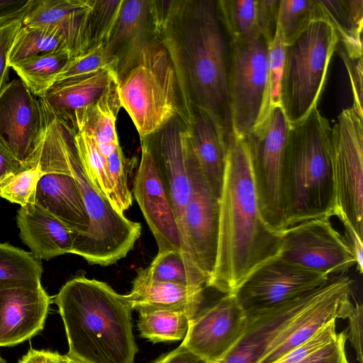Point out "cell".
<instances>
[{
	"label": "cell",
	"mask_w": 363,
	"mask_h": 363,
	"mask_svg": "<svg viewBox=\"0 0 363 363\" xmlns=\"http://www.w3.org/2000/svg\"><path fill=\"white\" fill-rule=\"evenodd\" d=\"M154 33L177 72L181 109L189 126L194 109L208 113L228 144L233 135L228 88L230 40L216 1H152Z\"/></svg>",
	"instance_id": "6da1fadb"
},
{
	"label": "cell",
	"mask_w": 363,
	"mask_h": 363,
	"mask_svg": "<svg viewBox=\"0 0 363 363\" xmlns=\"http://www.w3.org/2000/svg\"><path fill=\"white\" fill-rule=\"evenodd\" d=\"M281 245V234L262 218L247 145L233 135L218 199L216 260L206 286L235 294L255 270L279 255Z\"/></svg>",
	"instance_id": "7a4b0ae2"
},
{
	"label": "cell",
	"mask_w": 363,
	"mask_h": 363,
	"mask_svg": "<svg viewBox=\"0 0 363 363\" xmlns=\"http://www.w3.org/2000/svg\"><path fill=\"white\" fill-rule=\"evenodd\" d=\"M36 166L42 174H71L82 194L89 228L84 234H74L71 253L104 267L124 258L140 238L141 225L118 212L94 185L77 152L74 131L52 112L44 116Z\"/></svg>",
	"instance_id": "3957f363"
},
{
	"label": "cell",
	"mask_w": 363,
	"mask_h": 363,
	"mask_svg": "<svg viewBox=\"0 0 363 363\" xmlns=\"http://www.w3.org/2000/svg\"><path fill=\"white\" fill-rule=\"evenodd\" d=\"M55 303L65 328L67 357L84 363H133L138 349L125 295L79 276L62 286Z\"/></svg>",
	"instance_id": "277c9868"
},
{
	"label": "cell",
	"mask_w": 363,
	"mask_h": 363,
	"mask_svg": "<svg viewBox=\"0 0 363 363\" xmlns=\"http://www.w3.org/2000/svg\"><path fill=\"white\" fill-rule=\"evenodd\" d=\"M331 131L330 123L317 107L291 125L286 149V229L311 219L333 216Z\"/></svg>",
	"instance_id": "5b68a950"
},
{
	"label": "cell",
	"mask_w": 363,
	"mask_h": 363,
	"mask_svg": "<svg viewBox=\"0 0 363 363\" xmlns=\"http://www.w3.org/2000/svg\"><path fill=\"white\" fill-rule=\"evenodd\" d=\"M116 90L121 106L130 117L140 139L155 134L180 115L174 65L155 33L135 64L117 81Z\"/></svg>",
	"instance_id": "8992f818"
},
{
	"label": "cell",
	"mask_w": 363,
	"mask_h": 363,
	"mask_svg": "<svg viewBox=\"0 0 363 363\" xmlns=\"http://www.w3.org/2000/svg\"><path fill=\"white\" fill-rule=\"evenodd\" d=\"M337 43L333 25L319 18L285 46L280 104L290 125L317 107Z\"/></svg>",
	"instance_id": "52a82bcc"
},
{
	"label": "cell",
	"mask_w": 363,
	"mask_h": 363,
	"mask_svg": "<svg viewBox=\"0 0 363 363\" xmlns=\"http://www.w3.org/2000/svg\"><path fill=\"white\" fill-rule=\"evenodd\" d=\"M290 128L282 108L277 106L243 139L262 218L279 234L286 228V149Z\"/></svg>",
	"instance_id": "ba28073f"
},
{
	"label": "cell",
	"mask_w": 363,
	"mask_h": 363,
	"mask_svg": "<svg viewBox=\"0 0 363 363\" xmlns=\"http://www.w3.org/2000/svg\"><path fill=\"white\" fill-rule=\"evenodd\" d=\"M269 46L260 36L230 41L228 88L233 134L245 139L263 122L266 110Z\"/></svg>",
	"instance_id": "9c48e42d"
},
{
	"label": "cell",
	"mask_w": 363,
	"mask_h": 363,
	"mask_svg": "<svg viewBox=\"0 0 363 363\" xmlns=\"http://www.w3.org/2000/svg\"><path fill=\"white\" fill-rule=\"evenodd\" d=\"M330 157L335 191L333 216H344L363 235V118L352 106L332 127Z\"/></svg>",
	"instance_id": "30bf717a"
},
{
	"label": "cell",
	"mask_w": 363,
	"mask_h": 363,
	"mask_svg": "<svg viewBox=\"0 0 363 363\" xmlns=\"http://www.w3.org/2000/svg\"><path fill=\"white\" fill-rule=\"evenodd\" d=\"M330 276L278 256L255 270L235 296L247 317H250L323 285Z\"/></svg>",
	"instance_id": "8fae6325"
},
{
	"label": "cell",
	"mask_w": 363,
	"mask_h": 363,
	"mask_svg": "<svg viewBox=\"0 0 363 363\" xmlns=\"http://www.w3.org/2000/svg\"><path fill=\"white\" fill-rule=\"evenodd\" d=\"M279 256L330 275L346 274L356 266L350 245L327 216L311 219L284 230Z\"/></svg>",
	"instance_id": "7c38bea8"
},
{
	"label": "cell",
	"mask_w": 363,
	"mask_h": 363,
	"mask_svg": "<svg viewBox=\"0 0 363 363\" xmlns=\"http://www.w3.org/2000/svg\"><path fill=\"white\" fill-rule=\"evenodd\" d=\"M191 192L182 221L184 251L207 278L216 260L218 237V199L211 191L193 152Z\"/></svg>",
	"instance_id": "4fadbf2b"
},
{
	"label": "cell",
	"mask_w": 363,
	"mask_h": 363,
	"mask_svg": "<svg viewBox=\"0 0 363 363\" xmlns=\"http://www.w3.org/2000/svg\"><path fill=\"white\" fill-rule=\"evenodd\" d=\"M247 323L248 317L235 294H224L191 319L182 344L206 363H222Z\"/></svg>",
	"instance_id": "5bb4252c"
},
{
	"label": "cell",
	"mask_w": 363,
	"mask_h": 363,
	"mask_svg": "<svg viewBox=\"0 0 363 363\" xmlns=\"http://www.w3.org/2000/svg\"><path fill=\"white\" fill-rule=\"evenodd\" d=\"M43 129L40 99L21 79L8 82L0 92V136L26 169L35 167Z\"/></svg>",
	"instance_id": "9a60e30c"
},
{
	"label": "cell",
	"mask_w": 363,
	"mask_h": 363,
	"mask_svg": "<svg viewBox=\"0 0 363 363\" xmlns=\"http://www.w3.org/2000/svg\"><path fill=\"white\" fill-rule=\"evenodd\" d=\"M145 138L174 211L182 238L183 216L191 186L190 170L193 152L189 128L179 116H176L155 134Z\"/></svg>",
	"instance_id": "2e32d148"
},
{
	"label": "cell",
	"mask_w": 363,
	"mask_h": 363,
	"mask_svg": "<svg viewBox=\"0 0 363 363\" xmlns=\"http://www.w3.org/2000/svg\"><path fill=\"white\" fill-rule=\"evenodd\" d=\"M50 303L40 282L0 279V347L16 345L40 333Z\"/></svg>",
	"instance_id": "e0dca14e"
},
{
	"label": "cell",
	"mask_w": 363,
	"mask_h": 363,
	"mask_svg": "<svg viewBox=\"0 0 363 363\" xmlns=\"http://www.w3.org/2000/svg\"><path fill=\"white\" fill-rule=\"evenodd\" d=\"M140 145L141 157L133 181L134 198L156 240L158 252L179 250L185 254L174 211L146 138L140 139Z\"/></svg>",
	"instance_id": "ac0fdd59"
},
{
	"label": "cell",
	"mask_w": 363,
	"mask_h": 363,
	"mask_svg": "<svg viewBox=\"0 0 363 363\" xmlns=\"http://www.w3.org/2000/svg\"><path fill=\"white\" fill-rule=\"evenodd\" d=\"M320 287L248 317L245 333L222 363H257L291 320L317 297Z\"/></svg>",
	"instance_id": "d6986e66"
},
{
	"label": "cell",
	"mask_w": 363,
	"mask_h": 363,
	"mask_svg": "<svg viewBox=\"0 0 363 363\" xmlns=\"http://www.w3.org/2000/svg\"><path fill=\"white\" fill-rule=\"evenodd\" d=\"M153 35L150 0H124L116 26L104 45L117 81L135 64Z\"/></svg>",
	"instance_id": "ffe728a7"
},
{
	"label": "cell",
	"mask_w": 363,
	"mask_h": 363,
	"mask_svg": "<svg viewBox=\"0 0 363 363\" xmlns=\"http://www.w3.org/2000/svg\"><path fill=\"white\" fill-rule=\"evenodd\" d=\"M91 9L92 0H34L22 23L30 28L57 27L75 57L91 47Z\"/></svg>",
	"instance_id": "44dd1931"
},
{
	"label": "cell",
	"mask_w": 363,
	"mask_h": 363,
	"mask_svg": "<svg viewBox=\"0 0 363 363\" xmlns=\"http://www.w3.org/2000/svg\"><path fill=\"white\" fill-rule=\"evenodd\" d=\"M16 220L20 238L35 259L71 253L74 233L35 203L21 206Z\"/></svg>",
	"instance_id": "7402d4cb"
},
{
	"label": "cell",
	"mask_w": 363,
	"mask_h": 363,
	"mask_svg": "<svg viewBox=\"0 0 363 363\" xmlns=\"http://www.w3.org/2000/svg\"><path fill=\"white\" fill-rule=\"evenodd\" d=\"M34 203L60 220L74 234L85 233L89 216L74 177L64 172L43 173L36 187Z\"/></svg>",
	"instance_id": "603a6c76"
},
{
	"label": "cell",
	"mask_w": 363,
	"mask_h": 363,
	"mask_svg": "<svg viewBox=\"0 0 363 363\" xmlns=\"http://www.w3.org/2000/svg\"><path fill=\"white\" fill-rule=\"evenodd\" d=\"M115 79L117 80L112 71L101 69L55 84L40 99L74 131L79 119Z\"/></svg>",
	"instance_id": "cb8c5ba5"
},
{
	"label": "cell",
	"mask_w": 363,
	"mask_h": 363,
	"mask_svg": "<svg viewBox=\"0 0 363 363\" xmlns=\"http://www.w3.org/2000/svg\"><path fill=\"white\" fill-rule=\"evenodd\" d=\"M204 286L162 281L152 278L145 268H138L129 294L125 295L132 309L200 311Z\"/></svg>",
	"instance_id": "d4e9b609"
},
{
	"label": "cell",
	"mask_w": 363,
	"mask_h": 363,
	"mask_svg": "<svg viewBox=\"0 0 363 363\" xmlns=\"http://www.w3.org/2000/svg\"><path fill=\"white\" fill-rule=\"evenodd\" d=\"M192 151L213 195H220L227 143L213 117L201 109H194L188 126Z\"/></svg>",
	"instance_id": "484cf974"
},
{
	"label": "cell",
	"mask_w": 363,
	"mask_h": 363,
	"mask_svg": "<svg viewBox=\"0 0 363 363\" xmlns=\"http://www.w3.org/2000/svg\"><path fill=\"white\" fill-rule=\"evenodd\" d=\"M319 3L346 55L351 58L362 57L363 1L319 0Z\"/></svg>",
	"instance_id": "4316f807"
},
{
	"label": "cell",
	"mask_w": 363,
	"mask_h": 363,
	"mask_svg": "<svg viewBox=\"0 0 363 363\" xmlns=\"http://www.w3.org/2000/svg\"><path fill=\"white\" fill-rule=\"evenodd\" d=\"M113 80L98 101L77 121L74 132L89 133L97 144L118 143L116 121L121 108Z\"/></svg>",
	"instance_id": "83f0119b"
},
{
	"label": "cell",
	"mask_w": 363,
	"mask_h": 363,
	"mask_svg": "<svg viewBox=\"0 0 363 363\" xmlns=\"http://www.w3.org/2000/svg\"><path fill=\"white\" fill-rule=\"evenodd\" d=\"M138 312L140 335L153 343L183 340L196 315L182 310L147 309Z\"/></svg>",
	"instance_id": "f1b7e54d"
},
{
	"label": "cell",
	"mask_w": 363,
	"mask_h": 363,
	"mask_svg": "<svg viewBox=\"0 0 363 363\" xmlns=\"http://www.w3.org/2000/svg\"><path fill=\"white\" fill-rule=\"evenodd\" d=\"M72 53L60 30L52 26L39 28L21 27L9 57V67L31 57L45 53Z\"/></svg>",
	"instance_id": "f546056e"
},
{
	"label": "cell",
	"mask_w": 363,
	"mask_h": 363,
	"mask_svg": "<svg viewBox=\"0 0 363 363\" xmlns=\"http://www.w3.org/2000/svg\"><path fill=\"white\" fill-rule=\"evenodd\" d=\"M71 57L65 52L45 53L26 59L10 68L35 96L43 98L53 86L57 75Z\"/></svg>",
	"instance_id": "4dcf8cb0"
},
{
	"label": "cell",
	"mask_w": 363,
	"mask_h": 363,
	"mask_svg": "<svg viewBox=\"0 0 363 363\" xmlns=\"http://www.w3.org/2000/svg\"><path fill=\"white\" fill-rule=\"evenodd\" d=\"M257 0H218L219 18L230 42L247 43L261 36L257 24Z\"/></svg>",
	"instance_id": "1f68e13d"
},
{
	"label": "cell",
	"mask_w": 363,
	"mask_h": 363,
	"mask_svg": "<svg viewBox=\"0 0 363 363\" xmlns=\"http://www.w3.org/2000/svg\"><path fill=\"white\" fill-rule=\"evenodd\" d=\"M145 270L158 281L206 286L207 278L188 255L179 250L158 252Z\"/></svg>",
	"instance_id": "d6a6232c"
},
{
	"label": "cell",
	"mask_w": 363,
	"mask_h": 363,
	"mask_svg": "<svg viewBox=\"0 0 363 363\" xmlns=\"http://www.w3.org/2000/svg\"><path fill=\"white\" fill-rule=\"evenodd\" d=\"M319 18H325L319 0H280L278 27L285 45Z\"/></svg>",
	"instance_id": "836d02e7"
},
{
	"label": "cell",
	"mask_w": 363,
	"mask_h": 363,
	"mask_svg": "<svg viewBox=\"0 0 363 363\" xmlns=\"http://www.w3.org/2000/svg\"><path fill=\"white\" fill-rule=\"evenodd\" d=\"M74 144L80 160L92 182L109 200L111 186L104 158L100 154L94 138L87 132H74Z\"/></svg>",
	"instance_id": "e575fe53"
},
{
	"label": "cell",
	"mask_w": 363,
	"mask_h": 363,
	"mask_svg": "<svg viewBox=\"0 0 363 363\" xmlns=\"http://www.w3.org/2000/svg\"><path fill=\"white\" fill-rule=\"evenodd\" d=\"M43 267L31 253L9 243H0V279L40 282Z\"/></svg>",
	"instance_id": "d590c367"
},
{
	"label": "cell",
	"mask_w": 363,
	"mask_h": 363,
	"mask_svg": "<svg viewBox=\"0 0 363 363\" xmlns=\"http://www.w3.org/2000/svg\"><path fill=\"white\" fill-rule=\"evenodd\" d=\"M101 69L112 71V66L105 52L104 45L97 44L86 52L71 57L57 75L54 85L85 77Z\"/></svg>",
	"instance_id": "8d00e7d4"
},
{
	"label": "cell",
	"mask_w": 363,
	"mask_h": 363,
	"mask_svg": "<svg viewBox=\"0 0 363 363\" xmlns=\"http://www.w3.org/2000/svg\"><path fill=\"white\" fill-rule=\"evenodd\" d=\"M124 0H92L90 19L91 46L106 43L118 20Z\"/></svg>",
	"instance_id": "74e56055"
},
{
	"label": "cell",
	"mask_w": 363,
	"mask_h": 363,
	"mask_svg": "<svg viewBox=\"0 0 363 363\" xmlns=\"http://www.w3.org/2000/svg\"><path fill=\"white\" fill-rule=\"evenodd\" d=\"M42 175L37 166L10 177L0 187V196L21 206L34 203L38 182Z\"/></svg>",
	"instance_id": "f35d334b"
},
{
	"label": "cell",
	"mask_w": 363,
	"mask_h": 363,
	"mask_svg": "<svg viewBox=\"0 0 363 363\" xmlns=\"http://www.w3.org/2000/svg\"><path fill=\"white\" fill-rule=\"evenodd\" d=\"M285 44L278 27L276 37L269 46L266 110L280 106V90L284 62Z\"/></svg>",
	"instance_id": "ab89813d"
},
{
	"label": "cell",
	"mask_w": 363,
	"mask_h": 363,
	"mask_svg": "<svg viewBox=\"0 0 363 363\" xmlns=\"http://www.w3.org/2000/svg\"><path fill=\"white\" fill-rule=\"evenodd\" d=\"M336 320L324 325L310 339L284 354L272 363H297L316 350L333 342L337 337Z\"/></svg>",
	"instance_id": "60d3db41"
},
{
	"label": "cell",
	"mask_w": 363,
	"mask_h": 363,
	"mask_svg": "<svg viewBox=\"0 0 363 363\" xmlns=\"http://www.w3.org/2000/svg\"><path fill=\"white\" fill-rule=\"evenodd\" d=\"M23 18L0 23V92L8 83L9 57L16 35L22 26Z\"/></svg>",
	"instance_id": "b9f144b4"
},
{
	"label": "cell",
	"mask_w": 363,
	"mask_h": 363,
	"mask_svg": "<svg viewBox=\"0 0 363 363\" xmlns=\"http://www.w3.org/2000/svg\"><path fill=\"white\" fill-rule=\"evenodd\" d=\"M280 0H257V24L268 46L274 41L277 30Z\"/></svg>",
	"instance_id": "7bdbcfd3"
},
{
	"label": "cell",
	"mask_w": 363,
	"mask_h": 363,
	"mask_svg": "<svg viewBox=\"0 0 363 363\" xmlns=\"http://www.w3.org/2000/svg\"><path fill=\"white\" fill-rule=\"evenodd\" d=\"M335 51L342 59L348 73L354 103L352 107L357 114L363 118L362 112V57L359 58H351L348 57L341 45L337 43Z\"/></svg>",
	"instance_id": "ee69618b"
},
{
	"label": "cell",
	"mask_w": 363,
	"mask_h": 363,
	"mask_svg": "<svg viewBox=\"0 0 363 363\" xmlns=\"http://www.w3.org/2000/svg\"><path fill=\"white\" fill-rule=\"evenodd\" d=\"M347 330L337 333L330 343L316 350L297 363H350L346 354Z\"/></svg>",
	"instance_id": "f6af8a7d"
},
{
	"label": "cell",
	"mask_w": 363,
	"mask_h": 363,
	"mask_svg": "<svg viewBox=\"0 0 363 363\" xmlns=\"http://www.w3.org/2000/svg\"><path fill=\"white\" fill-rule=\"evenodd\" d=\"M349 327L347 337L353 346L359 363H362V320L363 306L361 303L356 302L352 314L347 318Z\"/></svg>",
	"instance_id": "bcb514c9"
},
{
	"label": "cell",
	"mask_w": 363,
	"mask_h": 363,
	"mask_svg": "<svg viewBox=\"0 0 363 363\" xmlns=\"http://www.w3.org/2000/svg\"><path fill=\"white\" fill-rule=\"evenodd\" d=\"M25 169L0 136V187L10 177Z\"/></svg>",
	"instance_id": "7dc6e473"
},
{
	"label": "cell",
	"mask_w": 363,
	"mask_h": 363,
	"mask_svg": "<svg viewBox=\"0 0 363 363\" xmlns=\"http://www.w3.org/2000/svg\"><path fill=\"white\" fill-rule=\"evenodd\" d=\"M34 0H0V23L23 18Z\"/></svg>",
	"instance_id": "c3c4849f"
},
{
	"label": "cell",
	"mask_w": 363,
	"mask_h": 363,
	"mask_svg": "<svg viewBox=\"0 0 363 363\" xmlns=\"http://www.w3.org/2000/svg\"><path fill=\"white\" fill-rule=\"evenodd\" d=\"M341 221L345 231V237L350 245L355 259L357 269L360 274L363 271V242L362 238L359 237L349 221L342 216H336Z\"/></svg>",
	"instance_id": "681fc988"
},
{
	"label": "cell",
	"mask_w": 363,
	"mask_h": 363,
	"mask_svg": "<svg viewBox=\"0 0 363 363\" xmlns=\"http://www.w3.org/2000/svg\"><path fill=\"white\" fill-rule=\"evenodd\" d=\"M68 357L57 352L30 349L18 363H68Z\"/></svg>",
	"instance_id": "f907efd6"
},
{
	"label": "cell",
	"mask_w": 363,
	"mask_h": 363,
	"mask_svg": "<svg viewBox=\"0 0 363 363\" xmlns=\"http://www.w3.org/2000/svg\"><path fill=\"white\" fill-rule=\"evenodd\" d=\"M153 363H206L189 350L182 343L171 352L162 354Z\"/></svg>",
	"instance_id": "816d5d0a"
},
{
	"label": "cell",
	"mask_w": 363,
	"mask_h": 363,
	"mask_svg": "<svg viewBox=\"0 0 363 363\" xmlns=\"http://www.w3.org/2000/svg\"><path fill=\"white\" fill-rule=\"evenodd\" d=\"M68 358H69L68 363H84V362H79V361H77L75 359H72L69 358V357H68Z\"/></svg>",
	"instance_id": "f5cc1de1"
},
{
	"label": "cell",
	"mask_w": 363,
	"mask_h": 363,
	"mask_svg": "<svg viewBox=\"0 0 363 363\" xmlns=\"http://www.w3.org/2000/svg\"><path fill=\"white\" fill-rule=\"evenodd\" d=\"M0 363H6V361L3 359L1 355H0Z\"/></svg>",
	"instance_id": "db71d44e"
}]
</instances>
